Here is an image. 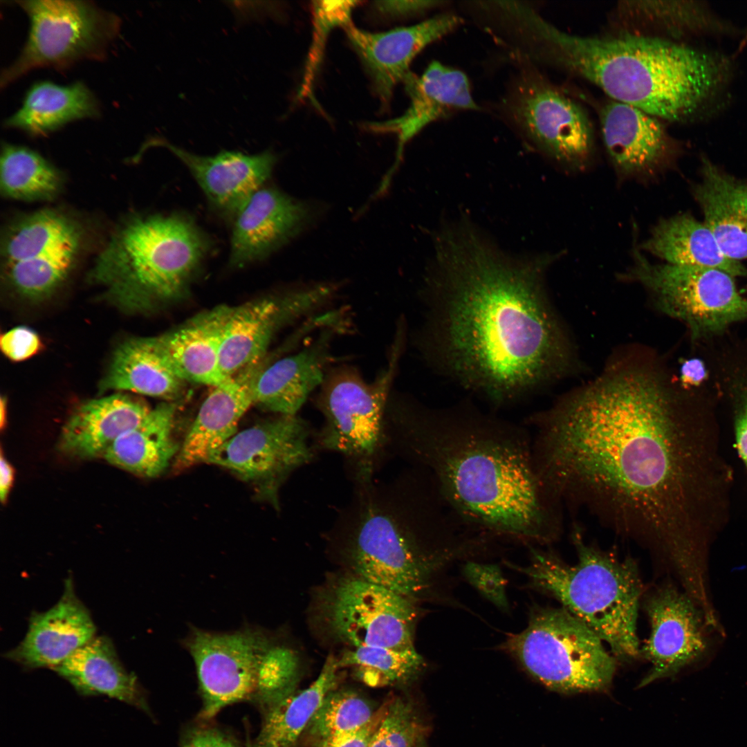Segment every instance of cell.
<instances>
[{"label": "cell", "mask_w": 747, "mask_h": 747, "mask_svg": "<svg viewBox=\"0 0 747 747\" xmlns=\"http://www.w3.org/2000/svg\"><path fill=\"white\" fill-rule=\"evenodd\" d=\"M232 309L218 306L158 337L174 371L184 382L213 387L228 378L221 365V348Z\"/></svg>", "instance_id": "obj_28"}, {"label": "cell", "mask_w": 747, "mask_h": 747, "mask_svg": "<svg viewBox=\"0 0 747 747\" xmlns=\"http://www.w3.org/2000/svg\"><path fill=\"white\" fill-rule=\"evenodd\" d=\"M399 402L412 452L464 523L526 542L559 536L562 513L540 490L524 427L470 400L438 408L403 396Z\"/></svg>", "instance_id": "obj_3"}, {"label": "cell", "mask_w": 747, "mask_h": 747, "mask_svg": "<svg viewBox=\"0 0 747 747\" xmlns=\"http://www.w3.org/2000/svg\"><path fill=\"white\" fill-rule=\"evenodd\" d=\"M99 114V103L84 84L59 85L43 81L32 85L21 107L4 125L32 136H44L69 122Z\"/></svg>", "instance_id": "obj_34"}, {"label": "cell", "mask_w": 747, "mask_h": 747, "mask_svg": "<svg viewBox=\"0 0 747 747\" xmlns=\"http://www.w3.org/2000/svg\"><path fill=\"white\" fill-rule=\"evenodd\" d=\"M746 290H747V288H746Z\"/></svg>", "instance_id": "obj_51"}, {"label": "cell", "mask_w": 747, "mask_h": 747, "mask_svg": "<svg viewBox=\"0 0 747 747\" xmlns=\"http://www.w3.org/2000/svg\"><path fill=\"white\" fill-rule=\"evenodd\" d=\"M375 719L365 698L353 691L334 689L323 700L308 729L319 744L356 732Z\"/></svg>", "instance_id": "obj_39"}, {"label": "cell", "mask_w": 747, "mask_h": 747, "mask_svg": "<svg viewBox=\"0 0 747 747\" xmlns=\"http://www.w3.org/2000/svg\"><path fill=\"white\" fill-rule=\"evenodd\" d=\"M233 216L229 261L240 267L282 246L309 221L311 214L304 203L264 185Z\"/></svg>", "instance_id": "obj_20"}, {"label": "cell", "mask_w": 747, "mask_h": 747, "mask_svg": "<svg viewBox=\"0 0 747 747\" xmlns=\"http://www.w3.org/2000/svg\"><path fill=\"white\" fill-rule=\"evenodd\" d=\"M340 668L349 667L365 684L392 685L414 679L424 665L416 648L396 649L382 647H351L338 658Z\"/></svg>", "instance_id": "obj_38"}, {"label": "cell", "mask_w": 747, "mask_h": 747, "mask_svg": "<svg viewBox=\"0 0 747 747\" xmlns=\"http://www.w3.org/2000/svg\"><path fill=\"white\" fill-rule=\"evenodd\" d=\"M599 118L605 149L620 174L651 177L674 160L677 145L663 120L610 99L601 107Z\"/></svg>", "instance_id": "obj_19"}, {"label": "cell", "mask_w": 747, "mask_h": 747, "mask_svg": "<svg viewBox=\"0 0 747 747\" xmlns=\"http://www.w3.org/2000/svg\"><path fill=\"white\" fill-rule=\"evenodd\" d=\"M452 14H441L419 24L382 33H369L351 23L344 26L349 39L370 73L376 91L387 101L393 89L412 73L409 66L426 46L452 32L460 24Z\"/></svg>", "instance_id": "obj_22"}, {"label": "cell", "mask_w": 747, "mask_h": 747, "mask_svg": "<svg viewBox=\"0 0 747 747\" xmlns=\"http://www.w3.org/2000/svg\"><path fill=\"white\" fill-rule=\"evenodd\" d=\"M308 427L296 415H279L237 432L208 458L252 483L261 497L277 503L287 476L312 456Z\"/></svg>", "instance_id": "obj_16"}, {"label": "cell", "mask_w": 747, "mask_h": 747, "mask_svg": "<svg viewBox=\"0 0 747 747\" xmlns=\"http://www.w3.org/2000/svg\"><path fill=\"white\" fill-rule=\"evenodd\" d=\"M358 3V1H315L313 2V42L308 55L300 95L306 96L310 91L329 33L336 26L344 27L351 23V12Z\"/></svg>", "instance_id": "obj_42"}, {"label": "cell", "mask_w": 747, "mask_h": 747, "mask_svg": "<svg viewBox=\"0 0 747 747\" xmlns=\"http://www.w3.org/2000/svg\"><path fill=\"white\" fill-rule=\"evenodd\" d=\"M52 670L81 694H105L149 712L136 676L124 667L107 636H95Z\"/></svg>", "instance_id": "obj_30"}, {"label": "cell", "mask_w": 747, "mask_h": 747, "mask_svg": "<svg viewBox=\"0 0 747 747\" xmlns=\"http://www.w3.org/2000/svg\"><path fill=\"white\" fill-rule=\"evenodd\" d=\"M377 718L368 726L345 736L318 744L317 747H368Z\"/></svg>", "instance_id": "obj_48"}, {"label": "cell", "mask_w": 747, "mask_h": 747, "mask_svg": "<svg viewBox=\"0 0 747 747\" xmlns=\"http://www.w3.org/2000/svg\"><path fill=\"white\" fill-rule=\"evenodd\" d=\"M208 250L204 233L187 216H140L112 237L91 277L122 310L145 311L183 294Z\"/></svg>", "instance_id": "obj_6"}, {"label": "cell", "mask_w": 747, "mask_h": 747, "mask_svg": "<svg viewBox=\"0 0 747 747\" xmlns=\"http://www.w3.org/2000/svg\"><path fill=\"white\" fill-rule=\"evenodd\" d=\"M629 277L654 293L660 308L688 326L694 340L719 335L747 320V297L735 277L717 268L653 264L633 249Z\"/></svg>", "instance_id": "obj_10"}, {"label": "cell", "mask_w": 747, "mask_h": 747, "mask_svg": "<svg viewBox=\"0 0 747 747\" xmlns=\"http://www.w3.org/2000/svg\"><path fill=\"white\" fill-rule=\"evenodd\" d=\"M692 194L704 223L729 259H747V181L725 172L706 157Z\"/></svg>", "instance_id": "obj_29"}, {"label": "cell", "mask_w": 747, "mask_h": 747, "mask_svg": "<svg viewBox=\"0 0 747 747\" xmlns=\"http://www.w3.org/2000/svg\"><path fill=\"white\" fill-rule=\"evenodd\" d=\"M326 625L349 647L414 649L412 600L356 575L335 582L323 602Z\"/></svg>", "instance_id": "obj_14"}, {"label": "cell", "mask_w": 747, "mask_h": 747, "mask_svg": "<svg viewBox=\"0 0 747 747\" xmlns=\"http://www.w3.org/2000/svg\"><path fill=\"white\" fill-rule=\"evenodd\" d=\"M95 631L89 611L68 578L59 601L31 615L24 639L6 657L28 668L52 669L93 638Z\"/></svg>", "instance_id": "obj_24"}, {"label": "cell", "mask_w": 747, "mask_h": 747, "mask_svg": "<svg viewBox=\"0 0 747 747\" xmlns=\"http://www.w3.org/2000/svg\"><path fill=\"white\" fill-rule=\"evenodd\" d=\"M185 382L176 374L158 337L129 339L116 349L102 391H127L173 402Z\"/></svg>", "instance_id": "obj_31"}, {"label": "cell", "mask_w": 747, "mask_h": 747, "mask_svg": "<svg viewBox=\"0 0 747 747\" xmlns=\"http://www.w3.org/2000/svg\"><path fill=\"white\" fill-rule=\"evenodd\" d=\"M0 160L1 190L6 197L41 201L59 193L62 183L59 172L36 151L4 144Z\"/></svg>", "instance_id": "obj_37"}, {"label": "cell", "mask_w": 747, "mask_h": 747, "mask_svg": "<svg viewBox=\"0 0 747 747\" xmlns=\"http://www.w3.org/2000/svg\"><path fill=\"white\" fill-rule=\"evenodd\" d=\"M153 145L165 147L188 169L201 189L219 210L232 215L270 178L276 162L270 151L246 154L221 151L212 156H199L163 139Z\"/></svg>", "instance_id": "obj_25"}, {"label": "cell", "mask_w": 747, "mask_h": 747, "mask_svg": "<svg viewBox=\"0 0 747 747\" xmlns=\"http://www.w3.org/2000/svg\"><path fill=\"white\" fill-rule=\"evenodd\" d=\"M521 36L542 55L601 89L610 100L663 121L692 122L721 107L730 59L664 37L623 30L604 36L563 31L532 9Z\"/></svg>", "instance_id": "obj_4"}, {"label": "cell", "mask_w": 747, "mask_h": 747, "mask_svg": "<svg viewBox=\"0 0 747 747\" xmlns=\"http://www.w3.org/2000/svg\"><path fill=\"white\" fill-rule=\"evenodd\" d=\"M641 248L666 264L717 268L735 277L747 275L741 262L723 253L706 224L686 213L659 221Z\"/></svg>", "instance_id": "obj_32"}, {"label": "cell", "mask_w": 747, "mask_h": 747, "mask_svg": "<svg viewBox=\"0 0 747 747\" xmlns=\"http://www.w3.org/2000/svg\"><path fill=\"white\" fill-rule=\"evenodd\" d=\"M181 747H237L226 735L212 728H201L192 731Z\"/></svg>", "instance_id": "obj_46"}, {"label": "cell", "mask_w": 747, "mask_h": 747, "mask_svg": "<svg viewBox=\"0 0 747 747\" xmlns=\"http://www.w3.org/2000/svg\"><path fill=\"white\" fill-rule=\"evenodd\" d=\"M16 3L29 17L30 30L20 54L1 73V88L35 68H64L84 59L100 60L120 30L119 17L91 1Z\"/></svg>", "instance_id": "obj_9"}, {"label": "cell", "mask_w": 747, "mask_h": 747, "mask_svg": "<svg viewBox=\"0 0 747 747\" xmlns=\"http://www.w3.org/2000/svg\"><path fill=\"white\" fill-rule=\"evenodd\" d=\"M617 19L627 31L643 33L675 41L699 35H726L732 28L714 15L703 3L692 1H623L616 8Z\"/></svg>", "instance_id": "obj_35"}, {"label": "cell", "mask_w": 747, "mask_h": 747, "mask_svg": "<svg viewBox=\"0 0 747 747\" xmlns=\"http://www.w3.org/2000/svg\"><path fill=\"white\" fill-rule=\"evenodd\" d=\"M404 332L399 330L388 365L373 382L365 380L351 367L327 371L317 398L325 418L322 435L325 448L363 461L373 456L402 353Z\"/></svg>", "instance_id": "obj_12"}, {"label": "cell", "mask_w": 747, "mask_h": 747, "mask_svg": "<svg viewBox=\"0 0 747 747\" xmlns=\"http://www.w3.org/2000/svg\"><path fill=\"white\" fill-rule=\"evenodd\" d=\"M515 124L537 149L559 164L584 168L593 149V128L583 107L536 73L519 78L507 102Z\"/></svg>", "instance_id": "obj_13"}, {"label": "cell", "mask_w": 747, "mask_h": 747, "mask_svg": "<svg viewBox=\"0 0 747 747\" xmlns=\"http://www.w3.org/2000/svg\"><path fill=\"white\" fill-rule=\"evenodd\" d=\"M331 337L326 330L300 351L266 365L255 382L254 405L279 415H295L325 378Z\"/></svg>", "instance_id": "obj_27"}, {"label": "cell", "mask_w": 747, "mask_h": 747, "mask_svg": "<svg viewBox=\"0 0 747 747\" xmlns=\"http://www.w3.org/2000/svg\"><path fill=\"white\" fill-rule=\"evenodd\" d=\"M414 343L426 363L496 408L555 378L564 343L546 297L552 259L516 260L463 224L442 232Z\"/></svg>", "instance_id": "obj_2"}, {"label": "cell", "mask_w": 747, "mask_h": 747, "mask_svg": "<svg viewBox=\"0 0 747 747\" xmlns=\"http://www.w3.org/2000/svg\"><path fill=\"white\" fill-rule=\"evenodd\" d=\"M681 381L686 387H699L708 377V370L699 358L686 360L681 367Z\"/></svg>", "instance_id": "obj_49"}, {"label": "cell", "mask_w": 747, "mask_h": 747, "mask_svg": "<svg viewBox=\"0 0 747 747\" xmlns=\"http://www.w3.org/2000/svg\"><path fill=\"white\" fill-rule=\"evenodd\" d=\"M176 405L163 403L151 409L136 427L122 434L103 458L109 463L143 477L160 475L181 448L174 435Z\"/></svg>", "instance_id": "obj_33"}, {"label": "cell", "mask_w": 747, "mask_h": 747, "mask_svg": "<svg viewBox=\"0 0 747 747\" xmlns=\"http://www.w3.org/2000/svg\"><path fill=\"white\" fill-rule=\"evenodd\" d=\"M463 573L470 584L490 602L503 611L508 610L506 581L497 565L469 561L463 566Z\"/></svg>", "instance_id": "obj_44"}, {"label": "cell", "mask_w": 747, "mask_h": 747, "mask_svg": "<svg viewBox=\"0 0 747 747\" xmlns=\"http://www.w3.org/2000/svg\"><path fill=\"white\" fill-rule=\"evenodd\" d=\"M41 347L38 335L25 326L15 327L1 338V348L9 359L22 361L36 354Z\"/></svg>", "instance_id": "obj_45"}, {"label": "cell", "mask_w": 747, "mask_h": 747, "mask_svg": "<svg viewBox=\"0 0 747 747\" xmlns=\"http://www.w3.org/2000/svg\"><path fill=\"white\" fill-rule=\"evenodd\" d=\"M729 368L724 382L734 412L736 448L747 468V363Z\"/></svg>", "instance_id": "obj_43"}, {"label": "cell", "mask_w": 747, "mask_h": 747, "mask_svg": "<svg viewBox=\"0 0 747 747\" xmlns=\"http://www.w3.org/2000/svg\"><path fill=\"white\" fill-rule=\"evenodd\" d=\"M603 642L564 607H537L526 629L509 634L502 647L543 685L571 694L610 685L617 663Z\"/></svg>", "instance_id": "obj_7"}, {"label": "cell", "mask_w": 747, "mask_h": 747, "mask_svg": "<svg viewBox=\"0 0 747 747\" xmlns=\"http://www.w3.org/2000/svg\"><path fill=\"white\" fill-rule=\"evenodd\" d=\"M269 635L250 625L229 632L190 627L183 646L195 665L201 719H211L230 704L253 700L259 658Z\"/></svg>", "instance_id": "obj_15"}, {"label": "cell", "mask_w": 747, "mask_h": 747, "mask_svg": "<svg viewBox=\"0 0 747 747\" xmlns=\"http://www.w3.org/2000/svg\"><path fill=\"white\" fill-rule=\"evenodd\" d=\"M546 497L586 510L681 574L708 560L724 519L730 470L714 428L640 372L604 378L528 417Z\"/></svg>", "instance_id": "obj_1"}, {"label": "cell", "mask_w": 747, "mask_h": 747, "mask_svg": "<svg viewBox=\"0 0 747 747\" xmlns=\"http://www.w3.org/2000/svg\"><path fill=\"white\" fill-rule=\"evenodd\" d=\"M0 498L3 504L6 501L14 481L15 471L12 466L1 453L0 459Z\"/></svg>", "instance_id": "obj_50"}, {"label": "cell", "mask_w": 747, "mask_h": 747, "mask_svg": "<svg viewBox=\"0 0 747 747\" xmlns=\"http://www.w3.org/2000/svg\"><path fill=\"white\" fill-rule=\"evenodd\" d=\"M264 358L213 387L201 404L173 463L176 472L207 463L210 456L237 432L239 421L254 405V389Z\"/></svg>", "instance_id": "obj_21"}, {"label": "cell", "mask_w": 747, "mask_h": 747, "mask_svg": "<svg viewBox=\"0 0 747 747\" xmlns=\"http://www.w3.org/2000/svg\"><path fill=\"white\" fill-rule=\"evenodd\" d=\"M439 1H385L376 3L381 12L391 15H409L438 7Z\"/></svg>", "instance_id": "obj_47"}, {"label": "cell", "mask_w": 747, "mask_h": 747, "mask_svg": "<svg viewBox=\"0 0 747 747\" xmlns=\"http://www.w3.org/2000/svg\"><path fill=\"white\" fill-rule=\"evenodd\" d=\"M571 538L575 563L531 547L530 564L514 567L608 643L616 656L636 658L640 654L636 625L643 591L636 562L585 542L576 523Z\"/></svg>", "instance_id": "obj_5"}, {"label": "cell", "mask_w": 747, "mask_h": 747, "mask_svg": "<svg viewBox=\"0 0 747 747\" xmlns=\"http://www.w3.org/2000/svg\"><path fill=\"white\" fill-rule=\"evenodd\" d=\"M419 741L421 728L414 710L398 699L377 718L368 747H417Z\"/></svg>", "instance_id": "obj_41"}, {"label": "cell", "mask_w": 747, "mask_h": 747, "mask_svg": "<svg viewBox=\"0 0 747 747\" xmlns=\"http://www.w3.org/2000/svg\"><path fill=\"white\" fill-rule=\"evenodd\" d=\"M405 83L410 98L406 111L398 118L370 124L376 131L393 132L398 138L396 161L382 183L383 187L389 183L405 144L425 127L454 111L478 109L465 74L437 61L420 77L411 73Z\"/></svg>", "instance_id": "obj_23"}, {"label": "cell", "mask_w": 747, "mask_h": 747, "mask_svg": "<svg viewBox=\"0 0 747 747\" xmlns=\"http://www.w3.org/2000/svg\"><path fill=\"white\" fill-rule=\"evenodd\" d=\"M645 609L651 630L640 654L651 667L639 687L676 675L701 658L709 646L704 615L684 591L663 584L649 595Z\"/></svg>", "instance_id": "obj_17"}, {"label": "cell", "mask_w": 747, "mask_h": 747, "mask_svg": "<svg viewBox=\"0 0 747 747\" xmlns=\"http://www.w3.org/2000/svg\"><path fill=\"white\" fill-rule=\"evenodd\" d=\"M83 234L76 221L57 210L44 209L22 217L8 229L1 244L7 282L28 300L50 297L74 270Z\"/></svg>", "instance_id": "obj_11"}, {"label": "cell", "mask_w": 747, "mask_h": 747, "mask_svg": "<svg viewBox=\"0 0 747 747\" xmlns=\"http://www.w3.org/2000/svg\"><path fill=\"white\" fill-rule=\"evenodd\" d=\"M465 524L456 517L419 535L417 529L370 508L362 516L349 547L355 575L410 600L427 587L432 566L469 547L468 527L424 539Z\"/></svg>", "instance_id": "obj_8"}, {"label": "cell", "mask_w": 747, "mask_h": 747, "mask_svg": "<svg viewBox=\"0 0 747 747\" xmlns=\"http://www.w3.org/2000/svg\"><path fill=\"white\" fill-rule=\"evenodd\" d=\"M339 669L338 658L329 656L308 687L264 709L254 747H295L326 696L335 689Z\"/></svg>", "instance_id": "obj_36"}, {"label": "cell", "mask_w": 747, "mask_h": 747, "mask_svg": "<svg viewBox=\"0 0 747 747\" xmlns=\"http://www.w3.org/2000/svg\"><path fill=\"white\" fill-rule=\"evenodd\" d=\"M332 284H317L282 296L266 297L236 307L226 322L221 348V365L228 378L265 358L277 330L307 315L333 296Z\"/></svg>", "instance_id": "obj_18"}, {"label": "cell", "mask_w": 747, "mask_h": 747, "mask_svg": "<svg viewBox=\"0 0 747 747\" xmlns=\"http://www.w3.org/2000/svg\"><path fill=\"white\" fill-rule=\"evenodd\" d=\"M151 409L127 394H114L78 406L62 427L59 448L79 459L103 457L122 434L136 427Z\"/></svg>", "instance_id": "obj_26"}, {"label": "cell", "mask_w": 747, "mask_h": 747, "mask_svg": "<svg viewBox=\"0 0 747 747\" xmlns=\"http://www.w3.org/2000/svg\"><path fill=\"white\" fill-rule=\"evenodd\" d=\"M297 659L293 652L269 635L259 658L253 701L264 710L295 691Z\"/></svg>", "instance_id": "obj_40"}]
</instances>
